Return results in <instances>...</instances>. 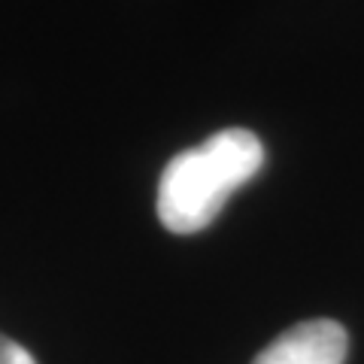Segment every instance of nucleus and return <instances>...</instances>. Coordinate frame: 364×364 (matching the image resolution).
Instances as JSON below:
<instances>
[{
	"mask_svg": "<svg viewBox=\"0 0 364 364\" xmlns=\"http://www.w3.org/2000/svg\"><path fill=\"white\" fill-rule=\"evenodd\" d=\"M264 167V143L246 128H225L173 155L158 182V219L173 234H198L225 200Z\"/></svg>",
	"mask_w": 364,
	"mask_h": 364,
	"instance_id": "f257e3e1",
	"label": "nucleus"
},
{
	"mask_svg": "<svg viewBox=\"0 0 364 364\" xmlns=\"http://www.w3.org/2000/svg\"><path fill=\"white\" fill-rule=\"evenodd\" d=\"M346 328L331 318H310V322L286 328L270 346L258 352L252 364H343L346 361Z\"/></svg>",
	"mask_w": 364,
	"mask_h": 364,
	"instance_id": "f03ea898",
	"label": "nucleus"
},
{
	"mask_svg": "<svg viewBox=\"0 0 364 364\" xmlns=\"http://www.w3.org/2000/svg\"><path fill=\"white\" fill-rule=\"evenodd\" d=\"M0 364H37V361H33V355L25 346H18L16 340L0 334Z\"/></svg>",
	"mask_w": 364,
	"mask_h": 364,
	"instance_id": "7ed1b4c3",
	"label": "nucleus"
}]
</instances>
